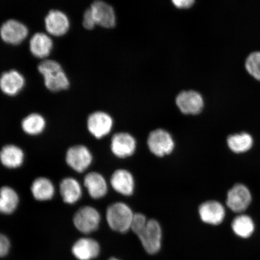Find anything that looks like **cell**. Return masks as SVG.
I'll list each match as a JSON object with an SVG mask.
<instances>
[{"instance_id":"obj_28","label":"cell","mask_w":260,"mask_h":260,"mask_svg":"<svg viewBox=\"0 0 260 260\" xmlns=\"http://www.w3.org/2000/svg\"><path fill=\"white\" fill-rule=\"evenodd\" d=\"M147 222L148 220L144 214H135L132 222L131 229L133 233L139 236L144 231Z\"/></svg>"},{"instance_id":"obj_1","label":"cell","mask_w":260,"mask_h":260,"mask_svg":"<svg viewBox=\"0 0 260 260\" xmlns=\"http://www.w3.org/2000/svg\"><path fill=\"white\" fill-rule=\"evenodd\" d=\"M38 70L44 77L45 86L51 92H59L69 87V79L57 61L52 60L42 61L39 64Z\"/></svg>"},{"instance_id":"obj_4","label":"cell","mask_w":260,"mask_h":260,"mask_svg":"<svg viewBox=\"0 0 260 260\" xmlns=\"http://www.w3.org/2000/svg\"><path fill=\"white\" fill-rule=\"evenodd\" d=\"M138 237L145 251L149 254H155L160 251L162 230L157 220H148L144 231Z\"/></svg>"},{"instance_id":"obj_17","label":"cell","mask_w":260,"mask_h":260,"mask_svg":"<svg viewBox=\"0 0 260 260\" xmlns=\"http://www.w3.org/2000/svg\"><path fill=\"white\" fill-rule=\"evenodd\" d=\"M72 252L78 259L92 260L100 254V246L95 240L83 238L74 244Z\"/></svg>"},{"instance_id":"obj_5","label":"cell","mask_w":260,"mask_h":260,"mask_svg":"<svg viewBox=\"0 0 260 260\" xmlns=\"http://www.w3.org/2000/svg\"><path fill=\"white\" fill-rule=\"evenodd\" d=\"M100 214L93 207L80 208L74 216V223L77 229L84 234L95 232L100 226Z\"/></svg>"},{"instance_id":"obj_25","label":"cell","mask_w":260,"mask_h":260,"mask_svg":"<svg viewBox=\"0 0 260 260\" xmlns=\"http://www.w3.org/2000/svg\"><path fill=\"white\" fill-rule=\"evenodd\" d=\"M232 226L234 233L244 239L251 237L255 229L251 217L245 214L237 216L233 220Z\"/></svg>"},{"instance_id":"obj_32","label":"cell","mask_w":260,"mask_h":260,"mask_svg":"<svg viewBox=\"0 0 260 260\" xmlns=\"http://www.w3.org/2000/svg\"><path fill=\"white\" fill-rule=\"evenodd\" d=\"M108 260H120V259H119L118 258H110Z\"/></svg>"},{"instance_id":"obj_21","label":"cell","mask_w":260,"mask_h":260,"mask_svg":"<svg viewBox=\"0 0 260 260\" xmlns=\"http://www.w3.org/2000/svg\"><path fill=\"white\" fill-rule=\"evenodd\" d=\"M53 43L48 35L43 32H37L32 36L30 41V50L34 56L45 58L50 54Z\"/></svg>"},{"instance_id":"obj_14","label":"cell","mask_w":260,"mask_h":260,"mask_svg":"<svg viewBox=\"0 0 260 260\" xmlns=\"http://www.w3.org/2000/svg\"><path fill=\"white\" fill-rule=\"evenodd\" d=\"M200 218L210 225H217L223 222L225 210L222 204L215 201H206L199 208Z\"/></svg>"},{"instance_id":"obj_8","label":"cell","mask_w":260,"mask_h":260,"mask_svg":"<svg viewBox=\"0 0 260 260\" xmlns=\"http://www.w3.org/2000/svg\"><path fill=\"white\" fill-rule=\"evenodd\" d=\"M28 28L15 19H9L0 28V36L3 41L11 45H18L27 37Z\"/></svg>"},{"instance_id":"obj_15","label":"cell","mask_w":260,"mask_h":260,"mask_svg":"<svg viewBox=\"0 0 260 260\" xmlns=\"http://www.w3.org/2000/svg\"><path fill=\"white\" fill-rule=\"evenodd\" d=\"M24 86V77L17 71H8L0 77V89L6 95L14 96L18 95Z\"/></svg>"},{"instance_id":"obj_11","label":"cell","mask_w":260,"mask_h":260,"mask_svg":"<svg viewBox=\"0 0 260 260\" xmlns=\"http://www.w3.org/2000/svg\"><path fill=\"white\" fill-rule=\"evenodd\" d=\"M136 148V140L129 133H118L113 136L111 150L117 157H128L135 153Z\"/></svg>"},{"instance_id":"obj_16","label":"cell","mask_w":260,"mask_h":260,"mask_svg":"<svg viewBox=\"0 0 260 260\" xmlns=\"http://www.w3.org/2000/svg\"><path fill=\"white\" fill-rule=\"evenodd\" d=\"M110 183L114 190L124 196H130L134 192V178L128 171H116L112 175Z\"/></svg>"},{"instance_id":"obj_3","label":"cell","mask_w":260,"mask_h":260,"mask_svg":"<svg viewBox=\"0 0 260 260\" xmlns=\"http://www.w3.org/2000/svg\"><path fill=\"white\" fill-rule=\"evenodd\" d=\"M147 144L149 150L157 157H164L172 153L175 144L173 138L162 129L154 130L149 135Z\"/></svg>"},{"instance_id":"obj_7","label":"cell","mask_w":260,"mask_h":260,"mask_svg":"<svg viewBox=\"0 0 260 260\" xmlns=\"http://www.w3.org/2000/svg\"><path fill=\"white\" fill-rule=\"evenodd\" d=\"M113 125L112 117L106 112H93L87 118V129L90 134L96 139H102L109 135Z\"/></svg>"},{"instance_id":"obj_12","label":"cell","mask_w":260,"mask_h":260,"mask_svg":"<svg viewBox=\"0 0 260 260\" xmlns=\"http://www.w3.org/2000/svg\"><path fill=\"white\" fill-rule=\"evenodd\" d=\"M45 25L49 34L54 37H61L69 30L70 22L69 18L63 12L53 10L45 18Z\"/></svg>"},{"instance_id":"obj_13","label":"cell","mask_w":260,"mask_h":260,"mask_svg":"<svg viewBox=\"0 0 260 260\" xmlns=\"http://www.w3.org/2000/svg\"><path fill=\"white\" fill-rule=\"evenodd\" d=\"M96 25L105 28H112L116 24V16L114 9L102 0L94 2L90 8Z\"/></svg>"},{"instance_id":"obj_10","label":"cell","mask_w":260,"mask_h":260,"mask_svg":"<svg viewBox=\"0 0 260 260\" xmlns=\"http://www.w3.org/2000/svg\"><path fill=\"white\" fill-rule=\"evenodd\" d=\"M176 104L180 111L186 115H197L202 111L204 100L196 91H183L177 96Z\"/></svg>"},{"instance_id":"obj_31","label":"cell","mask_w":260,"mask_h":260,"mask_svg":"<svg viewBox=\"0 0 260 260\" xmlns=\"http://www.w3.org/2000/svg\"><path fill=\"white\" fill-rule=\"evenodd\" d=\"M195 0H172L175 6L179 9H187L192 6Z\"/></svg>"},{"instance_id":"obj_19","label":"cell","mask_w":260,"mask_h":260,"mask_svg":"<svg viewBox=\"0 0 260 260\" xmlns=\"http://www.w3.org/2000/svg\"><path fill=\"white\" fill-rule=\"evenodd\" d=\"M24 161V151L19 146L7 145L0 151V161L5 167L16 169L21 167Z\"/></svg>"},{"instance_id":"obj_2","label":"cell","mask_w":260,"mask_h":260,"mask_svg":"<svg viewBox=\"0 0 260 260\" xmlns=\"http://www.w3.org/2000/svg\"><path fill=\"white\" fill-rule=\"evenodd\" d=\"M134 214L127 205L116 203L107 209L106 219L110 229L116 232L125 233L131 229Z\"/></svg>"},{"instance_id":"obj_22","label":"cell","mask_w":260,"mask_h":260,"mask_svg":"<svg viewBox=\"0 0 260 260\" xmlns=\"http://www.w3.org/2000/svg\"><path fill=\"white\" fill-rule=\"evenodd\" d=\"M31 191L35 200L39 201H46L53 198L55 187L50 179L39 177L32 182Z\"/></svg>"},{"instance_id":"obj_18","label":"cell","mask_w":260,"mask_h":260,"mask_svg":"<svg viewBox=\"0 0 260 260\" xmlns=\"http://www.w3.org/2000/svg\"><path fill=\"white\" fill-rule=\"evenodd\" d=\"M84 185L91 198L98 200L106 196L108 190L107 182L102 174L92 172L84 178Z\"/></svg>"},{"instance_id":"obj_9","label":"cell","mask_w":260,"mask_h":260,"mask_svg":"<svg viewBox=\"0 0 260 260\" xmlns=\"http://www.w3.org/2000/svg\"><path fill=\"white\" fill-rule=\"evenodd\" d=\"M251 202V194L248 188L243 184H236L227 194L228 207L235 213L245 211Z\"/></svg>"},{"instance_id":"obj_24","label":"cell","mask_w":260,"mask_h":260,"mask_svg":"<svg viewBox=\"0 0 260 260\" xmlns=\"http://www.w3.org/2000/svg\"><path fill=\"white\" fill-rule=\"evenodd\" d=\"M46 126V121L40 114L31 113L25 117L21 122L22 130L28 135L41 134Z\"/></svg>"},{"instance_id":"obj_29","label":"cell","mask_w":260,"mask_h":260,"mask_svg":"<svg viewBox=\"0 0 260 260\" xmlns=\"http://www.w3.org/2000/svg\"><path fill=\"white\" fill-rule=\"evenodd\" d=\"M83 24L87 30H92L95 27L96 22L90 9H87L83 16Z\"/></svg>"},{"instance_id":"obj_26","label":"cell","mask_w":260,"mask_h":260,"mask_svg":"<svg viewBox=\"0 0 260 260\" xmlns=\"http://www.w3.org/2000/svg\"><path fill=\"white\" fill-rule=\"evenodd\" d=\"M227 144L231 150L236 153H242L251 148L253 139L248 133H242L230 136L227 139Z\"/></svg>"},{"instance_id":"obj_20","label":"cell","mask_w":260,"mask_h":260,"mask_svg":"<svg viewBox=\"0 0 260 260\" xmlns=\"http://www.w3.org/2000/svg\"><path fill=\"white\" fill-rule=\"evenodd\" d=\"M60 193L65 203L74 204L78 202L82 196V188L76 179L65 178L60 184Z\"/></svg>"},{"instance_id":"obj_30","label":"cell","mask_w":260,"mask_h":260,"mask_svg":"<svg viewBox=\"0 0 260 260\" xmlns=\"http://www.w3.org/2000/svg\"><path fill=\"white\" fill-rule=\"evenodd\" d=\"M10 246L11 244L8 237L0 234V257L8 254Z\"/></svg>"},{"instance_id":"obj_27","label":"cell","mask_w":260,"mask_h":260,"mask_svg":"<svg viewBox=\"0 0 260 260\" xmlns=\"http://www.w3.org/2000/svg\"><path fill=\"white\" fill-rule=\"evenodd\" d=\"M245 67L248 73L260 81V51L253 52L247 57Z\"/></svg>"},{"instance_id":"obj_23","label":"cell","mask_w":260,"mask_h":260,"mask_svg":"<svg viewBox=\"0 0 260 260\" xmlns=\"http://www.w3.org/2000/svg\"><path fill=\"white\" fill-rule=\"evenodd\" d=\"M19 198L14 188L3 186L0 188V213L11 214L18 206Z\"/></svg>"},{"instance_id":"obj_6","label":"cell","mask_w":260,"mask_h":260,"mask_svg":"<svg viewBox=\"0 0 260 260\" xmlns=\"http://www.w3.org/2000/svg\"><path fill=\"white\" fill-rule=\"evenodd\" d=\"M93 160L92 154L86 146L78 145L68 149L66 154L67 164L72 170L83 172L88 168Z\"/></svg>"}]
</instances>
